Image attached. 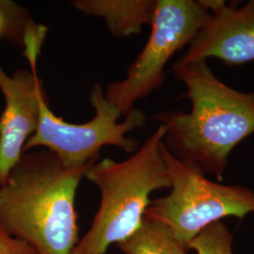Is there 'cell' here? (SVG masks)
Returning a JSON list of instances; mask_svg holds the SVG:
<instances>
[{
  "label": "cell",
  "mask_w": 254,
  "mask_h": 254,
  "mask_svg": "<svg viewBox=\"0 0 254 254\" xmlns=\"http://www.w3.org/2000/svg\"><path fill=\"white\" fill-rule=\"evenodd\" d=\"M173 75L186 87L190 112L166 110L152 119L166 127L164 144L174 157L221 181L232 151L254 134V92L221 81L207 61L175 62Z\"/></svg>",
  "instance_id": "6da1fadb"
},
{
  "label": "cell",
  "mask_w": 254,
  "mask_h": 254,
  "mask_svg": "<svg viewBox=\"0 0 254 254\" xmlns=\"http://www.w3.org/2000/svg\"><path fill=\"white\" fill-rule=\"evenodd\" d=\"M90 166L65 167L46 149L23 153L0 187V228L37 254H72L78 242L75 195Z\"/></svg>",
  "instance_id": "7a4b0ae2"
},
{
  "label": "cell",
  "mask_w": 254,
  "mask_h": 254,
  "mask_svg": "<svg viewBox=\"0 0 254 254\" xmlns=\"http://www.w3.org/2000/svg\"><path fill=\"white\" fill-rule=\"evenodd\" d=\"M165 135L159 125L126 160L105 158L88 168L84 177L99 190L100 204L71 254H105L140 226L152 193L171 187L162 155Z\"/></svg>",
  "instance_id": "3957f363"
},
{
  "label": "cell",
  "mask_w": 254,
  "mask_h": 254,
  "mask_svg": "<svg viewBox=\"0 0 254 254\" xmlns=\"http://www.w3.org/2000/svg\"><path fill=\"white\" fill-rule=\"evenodd\" d=\"M162 155L171 192L151 200L144 218L165 225L187 251L202 229L228 217L254 215V190L240 185H223L174 157L165 144Z\"/></svg>",
  "instance_id": "277c9868"
},
{
  "label": "cell",
  "mask_w": 254,
  "mask_h": 254,
  "mask_svg": "<svg viewBox=\"0 0 254 254\" xmlns=\"http://www.w3.org/2000/svg\"><path fill=\"white\" fill-rule=\"evenodd\" d=\"M90 102L94 109L92 119L84 124H73L56 116L46 97L43 98L39 126L28 138L24 153L44 148L54 153L68 168H81L96 162L106 146L117 147L127 154L135 153L141 143L127 135L145 127L144 112L134 108L120 122L122 113L107 99L105 89L99 84L92 87Z\"/></svg>",
  "instance_id": "5b68a950"
},
{
  "label": "cell",
  "mask_w": 254,
  "mask_h": 254,
  "mask_svg": "<svg viewBox=\"0 0 254 254\" xmlns=\"http://www.w3.org/2000/svg\"><path fill=\"white\" fill-rule=\"evenodd\" d=\"M209 15L200 0H156L145 46L128 67L126 77L105 89L107 99L123 116L163 85L165 67L179 50L190 45Z\"/></svg>",
  "instance_id": "8992f818"
},
{
  "label": "cell",
  "mask_w": 254,
  "mask_h": 254,
  "mask_svg": "<svg viewBox=\"0 0 254 254\" xmlns=\"http://www.w3.org/2000/svg\"><path fill=\"white\" fill-rule=\"evenodd\" d=\"M39 56L27 55L31 71L21 69L11 76L0 64V91L5 99V109L0 116V187L8 180L28 138L39 126L41 102L46 97L37 74Z\"/></svg>",
  "instance_id": "52a82bcc"
},
{
  "label": "cell",
  "mask_w": 254,
  "mask_h": 254,
  "mask_svg": "<svg viewBox=\"0 0 254 254\" xmlns=\"http://www.w3.org/2000/svg\"><path fill=\"white\" fill-rule=\"evenodd\" d=\"M209 59H218L230 66L254 62V0L241 6L224 1L210 12L206 23L177 63Z\"/></svg>",
  "instance_id": "ba28073f"
},
{
  "label": "cell",
  "mask_w": 254,
  "mask_h": 254,
  "mask_svg": "<svg viewBox=\"0 0 254 254\" xmlns=\"http://www.w3.org/2000/svg\"><path fill=\"white\" fill-rule=\"evenodd\" d=\"M71 4L84 14L104 19L111 35L125 38L151 25L156 0H73Z\"/></svg>",
  "instance_id": "9c48e42d"
},
{
  "label": "cell",
  "mask_w": 254,
  "mask_h": 254,
  "mask_svg": "<svg viewBox=\"0 0 254 254\" xmlns=\"http://www.w3.org/2000/svg\"><path fill=\"white\" fill-rule=\"evenodd\" d=\"M118 247L125 254H189L168 228L145 218L136 232Z\"/></svg>",
  "instance_id": "30bf717a"
},
{
  "label": "cell",
  "mask_w": 254,
  "mask_h": 254,
  "mask_svg": "<svg viewBox=\"0 0 254 254\" xmlns=\"http://www.w3.org/2000/svg\"><path fill=\"white\" fill-rule=\"evenodd\" d=\"M35 25L26 8L11 0H0V41L24 48L27 33Z\"/></svg>",
  "instance_id": "8fae6325"
},
{
  "label": "cell",
  "mask_w": 254,
  "mask_h": 254,
  "mask_svg": "<svg viewBox=\"0 0 254 254\" xmlns=\"http://www.w3.org/2000/svg\"><path fill=\"white\" fill-rule=\"evenodd\" d=\"M190 250L197 254H234L233 236L221 220L202 229L191 241Z\"/></svg>",
  "instance_id": "7c38bea8"
},
{
  "label": "cell",
  "mask_w": 254,
  "mask_h": 254,
  "mask_svg": "<svg viewBox=\"0 0 254 254\" xmlns=\"http://www.w3.org/2000/svg\"><path fill=\"white\" fill-rule=\"evenodd\" d=\"M0 254H37L36 252L16 237L9 236L0 228Z\"/></svg>",
  "instance_id": "4fadbf2b"
}]
</instances>
